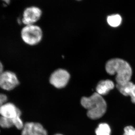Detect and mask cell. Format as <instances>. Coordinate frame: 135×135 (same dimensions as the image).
Here are the masks:
<instances>
[{
	"label": "cell",
	"mask_w": 135,
	"mask_h": 135,
	"mask_svg": "<svg viewBox=\"0 0 135 135\" xmlns=\"http://www.w3.org/2000/svg\"><path fill=\"white\" fill-rule=\"evenodd\" d=\"M105 70L110 75L116 74L117 84H123L130 81L131 79V67L127 62L121 59H113L109 60L105 65Z\"/></svg>",
	"instance_id": "obj_1"
},
{
	"label": "cell",
	"mask_w": 135,
	"mask_h": 135,
	"mask_svg": "<svg viewBox=\"0 0 135 135\" xmlns=\"http://www.w3.org/2000/svg\"><path fill=\"white\" fill-rule=\"evenodd\" d=\"M81 105L87 110V115L92 119H97L106 112L107 105L102 96L95 92L89 97H83L81 100Z\"/></svg>",
	"instance_id": "obj_2"
},
{
	"label": "cell",
	"mask_w": 135,
	"mask_h": 135,
	"mask_svg": "<svg viewBox=\"0 0 135 135\" xmlns=\"http://www.w3.org/2000/svg\"><path fill=\"white\" fill-rule=\"evenodd\" d=\"M22 40L27 45L35 46L41 41L43 31L40 26L36 24L24 25L20 32Z\"/></svg>",
	"instance_id": "obj_3"
},
{
	"label": "cell",
	"mask_w": 135,
	"mask_h": 135,
	"mask_svg": "<svg viewBox=\"0 0 135 135\" xmlns=\"http://www.w3.org/2000/svg\"><path fill=\"white\" fill-rule=\"evenodd\" d=\"M43 11L40 7L33 5L27 6L23 10L20 17L22 24H36L41 19Z\"/></svg>",
	"instance_id": "obj_4"
},
{
	"label": "cell",
	"mask_w": 135,
	"mask_h": 135,
	"mask_svg": "<svg viewBox=\"0 0 135 135\" xmlns=\"http://www.w3.org/2000/svg\"><path fill=\"white\" fill-rule=\"evenodd\" d=\"M19 84L16 74L10 71H4L0 75V88L6 91L15 89Z\"/></svg>",
	"instance_id": "obj_5"
},
{
	"label": "cell",
	"mask_w": 135,
	"mask_h": 135,
	"mask_svg": "<svg viewBox=\"0 0 135 135\" xmlns=\"http://www.w3.org/2000/svg\"><path fill=\"white\" fill-rule=\"evenodd\" d=\"M70 78L69 73L66 70L59 69L52 73L50 77V84L57 89L64 88L69 82Z\"/></svg>",
	"instance_id": "obj_6"
},
{
	"label": "cell",
	"mask_w": 135,
	"mask_h": 135,
	"mask_svg": "<svg viewBox=\"0 0 135 135\" xmlns=\"http://www.w3.org/2000/svg\"><path fill=\"white\" fill-rule=\"evenodd\" d=\"M21 135H48V134L40 123L30 122L24 124Z\"/></svg>",
	"instance_id": "obj_7"
},
{
	"label": "cell",
	"mask_w": 135,
	"mask_h": 135,
	"mask_svg": "<svg viewBox=\"0 0 135 135\" xmlns=\"http://www.w3.org/2000/svg\"><path fill=\"white\" fill-rule=\"evenodd\" d=\"M21 114L20 110L12 103L6 102L0 107V115L5 118L12 119Z\"/></svg>",
	"instance_id": "obj_8"
},
{
	"label": "cell",
	"mask_w": 135,
	"mask_h": 135,
	"mask_svg": "<svg viewBox=\"0 0 135 135\" xmlns=\"http://www.w3.org/2000/svg\"><path fill=\"white\" fill-rule=\"evenodd\" d=\"M119 91L125 96H130L131 101L135 104V84L129 81L123 84H116Z\"/></svg>",
	"instance_id": "obj_9"
},
{
	"label": "cell",
	"mask_w": 135,
	"mask_h": 135,
	"mask_svg": "<svg viewBox=\"0 0 135 135\" xmlns=\"http://www.w3.org/2000/svg\"><path fill=\"white\" fill-rule=\"evenodd\" d=\"M114 84L112 81L103 80L99 81L96 87V92L101 96L107 95L113 89Z\"/></svg>",
	"instance_id": "obj_10"
},
{
	"label": "cell",
	"mask_w": 135,
	"mask_h": 135,
	"mask_svg": "<svg viewBox=\"0 0 135 135\" xmlns=\"http://www.w3.org/2000/svg\"><path fill=\"white\" fill-rule=\"evenodd\" d=\"M107 22L108 25L112 27H118L121 24L122 18L119 14L109 15L107 18Z\"/></svg>",
	"instance_id": "obj_11"
},
{
	"label": "cell",
	"mask_w": 135,
	"mask_h": 135,
	"mask_svg": "<svg viewBox=\"0 0 135 135\" xmlns=\"http://www.w3.org/2000/svg\"><path fill=\"white\" fill-rule=\"evenodd\" d=\"M95 133L96 135H110V128L107 123H101L96 129Z\"/></svg>",
	"instance_id": "obj_12"
},
{
	"label": "cell",
	"mask_w": 135,
	"mask_h": 135,
	"mask_svg": "<svg viewBox=\"0 0 135 135\" xmlns=\"http://www.w3.org/2000/svg\"><path fill=\"white\" fill-rule=\"evenodd\" d=\"M14 126L12 119L0 117V127L3 128H9Z\"/></svg>",
	"instance_id": "obj_13"
},
{
	"label": "cell",
	"mask_w": 135,
	"mask_h": 135,
	"mask_svg": "<svg viewBox=\"0 0 135 135\" xmlns=\"http://www.w3.org/2000/svg\"><path fill=\"white\" fill-rule=\"evenodd\" d=\"M123 135H135V128L132 126H127L124 128Z\"/></svg>",
	"instance_id": "obj_14"
},
{
	"label": "cell",
	"mask_w": 135,
	"mask_h": 135,
	"mask_svg": "<svg viewBox=\"0 0 135 135\" xmlns=\"http://www.w3.org/2000/svg\"><path fill=\"white\" fill-rule=\"evenodd\" d=\"M7 97L5 94L0 93V107L7 101Z\"/></svg>",
	"instance_id": "obj_15"
},
{
	"label": "cell",
	"mask_w": 135,
	"mask_h": 135,
	"mask_svg": "<svg viewBox=\"0 0 135 135\" xmlns=\"http://www.w3.org/2000/svg\"><path fill=\"white\" fill-rule=\"evenodd\" d=\"M3 4L6 5H9L11 2V0H0Z\"/></svg>",
	"instance_id": "obj_16"
},
{
	"label": "cell",
	"mask_w": 135,
	"mask_h": 135,
	"mask_svg": "<svg viewBox=\"0 0 135 135\" xmlns=\"http://www.w3.org/2000/svg\"><path fill=\"white\" fill-rule=\"evenodd\" d=\"M4 67L2 62L0 61V75L4 71Z\"/></svg>",
	"instance_id": "obj_17"
},
{
	"label": "cell",
	"mask_w": 135,
	"mask_h": 135,
	"mask_svg": "<svg viewBox=\"0 0 135 135\" xmlns=\"http://www.w3.org/2000/svg\"><path fill=\"white\" fill-rule=\"evenodd\" d=\"M75 1H77L80 2L81 1H83V0H75Z\"/></svg>",
	"instance_id": "obj_18"
},
{
	"label": "cell",
	"mask_w": 135,
	"mask_h": 135,
	"mask_svg": "<svg viewBox=\"0 0 135 135\" xmlns=\"http://www.w3.org/2000/svg\"><path fill=\"white\" fill-rule=\"evenodd\" d=\"M55 135H63L61 134H56Z\"/></svg>",
	"instance_id": "obj_19"
}]
</instances>
